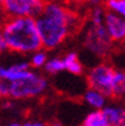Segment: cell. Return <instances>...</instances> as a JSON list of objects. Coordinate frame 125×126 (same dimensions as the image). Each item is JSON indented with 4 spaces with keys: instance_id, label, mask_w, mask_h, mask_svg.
<instances>
[{
    "instance_id": "cell-18",
    "label": "cell",
    "mask_w": 125,
    "mask_h": 126,
    "mask_svg": "<svg viewBox=\"0 0 125 126\" xmlns=\"http://www.w3.org/2000/svg\"><path fill=\"white\" fill-rule=\"evenodd\" d=\"M0 50H1V52H4V51H6V50H9L8 48V45H6V42H5V40L3 38V37H0Z\"/></svg>"
},
{
    "instance_id": "cell-23",
    "label": "cell",
    "mask_w": 125,
    "mask_h": 126,
    "mask_svg": "<svg viewBox=\"0 0 125 126\" xmlns=\"http://www.w3.org/2000/svg\"><path fill=\"white\" fill-rule=\"evenodd\" d=\"M124 45H125V40H124Z\"/></svg>"
},
{
    "instance_id": "cell-16",
    "label": "cell",
    "mask_w": 125,
    "mask_h": 126,
    "mask_svg": "<svg viewBox=\"0 0 125 126\" xmlns=\"http://www.w3.org/2000/svg\"><path fill=\"white\" fill-rule=\"evenodd\" d=\"M47 63V55L43 51H37V52H33L32 57H31V64L32 68H41V66H45Z\"/></svg>"
},
{
    "instance_id": "cell-1",
    "label": "cell",
    "mask_w": 125,
    "mask_h": 126,
    "mask_svg": "<svg viewBox=\"0 0 125 126\" xmlns=\"http://www.w3.org/2000/svg\"><path fill=\"white\" fill-rule=\"evenodd\" d=\"M42 46L54 50L60 46L73 33L79 23L75 10L68 8L61 1H46L43 12L36 18Z\"/></svg>"
},
{
    "instance_id": "cell-21",
    "label": "cell",
    "mask_w": 125,
    "mask_h": 126,
    "mask_svg": "<svg viewBox=\"0 0 125 126\" xmlns=\"http://www.w3.org/2000/svg\"><path fill=\"white\" fill-rule=\"evenodd\" d=\"M51 126H61L59 122H54V124H51Z\"/></svg>"
},
{
    "instance_id": "cell-12",
    "label": "cell",
    "mask_w": 125,
    "mask_h": 126,
    "mask_svg": "<svg viewBox=\"0 0 125 126\" xmlns=\"http://www.w3.org/2000/svg\"><path fill=\"white\" fill-rule=\"evenodd\" d=\"M64 65H65V70L74 74V75H80L83 73V65L79 61V57L77 52H69L64 57Z\"/></svg>"
},
{
    "instance_id": "cell-7",
    "label": "cell",
    "mask_w": 125,
    "mask_h": 126,
    "mask_svg": "<svg viewBox=\"0 0 125 126\" xmlns=\"http://www.w3.org/2000/svg\"><path fill=\"white\" fill-rule=\"evenodd\" d=\"M105 27L114 42L125 40V18L121 16L107 10L105 14Z\"/></svg>"
},
{
    "instance_id": "cell-14",
    "label": "cell",
    "mask_w": 125,
    "mask_h": 126,
    "mask_svg": "<svg viewBox=\"0 0 125 126\" xmlns=\"http://www.w3.org/2000/svg\"><path fill=\"white\" fill-rule=\"evenodd\" d=\"M45 70L49 74H56V73H60V71L65 70L64 60L63 59H59V57L50 59V60H47V63L45 65Z\"/></svg>"
},
{
    "instance_id": "cell-19",
    "label": "cell",
    "mask_w": 125,
    "mask_h": 126,
    "mask_svg": "<svg viewBox=\"0 0 125 126\" xmlns=\"http://www.w3.org/2000/svg\"><path fill=\"white\" fill-rule=\"evenodd\" d=\"M23 126H46V125H43L41 122H26L23 124Z\"/></svg>"
},
{
    "instance_id": "cell-3",
    "label": "cell",
    "mask_w": 125,
    "mask_h": 126,
    "mask_svg": "<svg viewBox=\"0 0 125 126\" xmlns=\"http://www.w3.org/2000/svg\"><path fill=\"white\" fill-rule=\"evenodd\" d=\"M89 88L102 92L106 97L125 94V73L106 64H98L87 74Z\"/></svg>"
},
{
    "instance_id": "cell-5",
    "label": "cell",
    "mask_w": 125,
    "mask_h": 126,
    "mask_svg": "<svg viewBox=\"0 0 125 126\" xmlns=\"http://www.w3.org/2000/svg\"><path fill=\"white\" fill-rule=\"evenodd\" d=\"M46 0H1V8L5 18L35 17L43 12Z\"/></svg>"
},
{
    "instance_id": "cell-8",
    "label": "cell",
    "mask_w": 125,
    "mask_h": 126,
    "mask_svg": "<svg viewBox=\"0 0 125 126\" xmlns=\"http://www.w3.org/2000/svg\"><path fill=\"white\" fill-rule=\"evenodd\" d=\"M29 68H31V64L26 63V61L10 65L8 68L1 66V68H0V78H1V80L9 81V83L27 79L33 74V71Z\"/></svg>"
},
{
    "instance_id": "cell-11",
    "label": "cell",
    "mask_w": 125,
    "mask_h": 126,
    "mask_svg": "<svg viewBox=\"0 0 125 126\" xmlns=\"http://www.w3.org/2000/svg\"><path fill=\"white\" fill-rule=\"evenodd\" d=\"M82 126H111L102 110H94L89 112L82 122Z\"/></svg>"
},
{
    "instance_id": "cell-13",
    "label": "cell",
    "mask_w": 125,
    "mask_h": 126,
    "mask_svg": "<svg viewBox=\"0 0 125 126\" xmlns=\"http://www.w3.org/2000/svg\"><path fill=\"white\" fill-rule=\"evenodd\" d=\"M104 4L107 10L114 12L125 18V0H105Z\"/></svg>"
},
{
    "instance_id": "cell-6",
    "label": "cell",
    "mask_w": 125,
    "mask_h": 126,
    "mask_svg": "<svg viewBox=\"0 0 125 126\" xmlns=\"http://www.w3.org/2000/svg\"><path fill=\"white\" fill-rule=\"evenodd\" d=\"M111 42H114L110 37L107 29L104 24H93L89 23L84 37V46L91 52L104 56L111 48Z\"/></svg>"
},
{
    "instance_id": "cell-9",
    "label": "cell",
    "mask_w": 125,
    "mask_h": 126,
    "mask_svg": "<svg viewBox=\"0 0 125 126\" xmlns=\"http://www.w3.org/2000/svg\"><path fill=\"white\" fill-rule=\"evenodd\" d=\"M102 111L111 126H125V108L117 106H105Z\"/></svg>"
},
{
    "instance_id": "cell-20",
    "label": "cell",
    "mask_w": 125,
    "mask_h": 126,
    "mask_svg": "<svg viewBox=\"0 0 125 126\" xmlns=\"http://www.w3.org/2000/svg\"><path fill=\"white\" fill-rule=\"evenodd\" d=\"M8 126H23V125H20V124H18V122H10Z\"/></svg>"
},
{
    "instance_id": "cell-22",
    "label": "cell",
    "mask_w": 125,
    "mask_h": 126,
    "mask_svg": "<svg viewBox=\"0 0 125 126\" xmlns=\"http://www.w3.org/2000/svg\"><path fill=\"white\" fill-rule=\"evenodd\" d=\"M46 1H63V0H46Z\"/></svg>"
},
{
    "instance_id": "cell-10",
    "label": "cell",
    "mask_w": 125,
    "mask_h": 126,
    "mask_svg": "<svg viewBox=\"0 0 125 126\" xmlns=\"http://www.w3.org/2000/svg\"><path fill=\"white\" fill-rule=\"evenodd\" d=\"M83 98L88 106L96 110H102L106 103V95L97 89H93V88H89L88 91H86Z\"/></svg>"
},
{
    "instance_id": "cell-4",
    "label": "cell",
    "mask_w": 125,
    "mask_h": 126,
    "mask_svg": "<svg viewBox=\"0 0 125 126\" xmlns=\"http://www.w3.org/2000/svg\"><path fill=\"white\" fill-rule=\"evenodd\" d=\"M47 89V80L40 74L33 73L29 78L9 83V97L16 99L32 98Z\"/></svg>"
},
{
    "instance_id": "cell-17",
    "label": "cell",
    "mask_w": 125,
    "mask_h": 126,
    "mask_svg": "<svg viewBox=\"0 0 125 126\" xmlns=\"http://www.w3.org/2000/svg\"><path fill=\"white\" fill-rule=\"evenodd\" d=\"M0 94L1 97H9V81L3 80L0 83Z\"/></svg>"
},
{
    "instance_id": "cell-15",
    "label": "cell",
    "mask_w": 125,
    "mask_h": 126,
    "mask_svg": "<svg viewBox=\"0 0 125 126\" xmlns=\"http://www.w3.org/2000/svg\"><path fill=\"white\" fill-rule=\"evenodd\" d=\"M105 14L106 12L104 10L102 6H93L91 13H89V23L93 24H104L105 23Z\"/></svg>"
},
{
    "instance_id": "cell-2",
    "label": "cell",
    "mask_w": 125,
    "mask_h": 126,
    "mask_svg": "<svg viewBox=\"0 0 125 126\" xmlns=\"http://www.w3.org/2000/svg\"><path fill=\"white\" fill-rule=\"evenodd\" d=\"M0 37L5 40L9 51L13 52L31 54L43 48L35 17L5 18Z\"/></svg>"
}]
</instances>
